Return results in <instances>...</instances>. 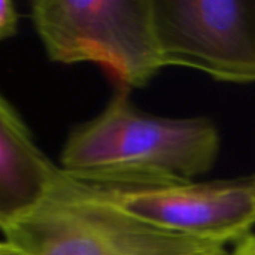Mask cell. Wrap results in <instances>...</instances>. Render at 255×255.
<instances>
[{
  "label": "cell",
  "instance_id": "5b68a950",
  "mask_svg": "<svg viewBox=\"0 0 255 255\" xmlns=\"http://www.w3.org/2000/svg\"><path fill=\"white\" fill-rule=\"evenodd\" d=\"M164 66L255 84V0H152Z\"/></svg>",
  "mask_w": 255,
  "mask_h": 255
},
{
  "label": "cell",
  "instance_id": "7a4b0ae2",
  "mask_svg": "<svg viewBox=\"0 0 255 255\" xmlns=\"http://www.w3.org/2000/svg\"><path fill=\"white\" fill-rule=\"evenodd\" d=\"M1 235L21 255H230L226 247L128 215L87 193L64 170L51 196Z\"/></svg>",
  "mask_w": 255,
  "mask_h": 255
},
{
  "label": "cell",
  "instance_id": "6da1fadb",
  "mask_svg": "<svg viewBox=\"0 0 255 255\" xmlns=\"http://www.w3.org/2000/svg\"><path fill=\"white\" fill-rule=\"evenodd\" d=\"M221 148L208 117L172 118L143 112L120 90L94 118L67 136L60 167L90 182L194 181L212 170Z\"/></svg>",
  "mask_w": 255,
  "mask_h": 255
},
{
  "label": "cell",
  "instance_id": "52a82bcc",
  "mask_svg": "<svg viewBox=\"0 0 255 255\" xmlns=\"http://www.w3.org/2000/svg\"><path fill=\"white\" fill-rule=\"evenodd\" d=\"M19 13L10 0H0V37L9 39L16 34Z\"/></svg>",
  "mask_w": 255,
  "mask_h": 255
},
{
  "label": "cell",
  "instance_id": "277c9868",
  "mask_svg": "<svg viewBox=\"0 0 255 255\" xmlns=\"http://www.w3.org/2000/svg\"><path fill=\"white\" fill-rule=\"evenodd\" d=\"M75 179L87 193L149 226L202 242L235 247L255 227V173L208 182Z\"/></svg>",
  "mask_w": 255,
  "mask_h": 255
},
{
  "label": "cell",
  "instance_id": "3957f363",
  "mask_svg": "<svg viewBox=\"0 0 255 255\" xmlns=\"http://www.w3.org/2000/svg\"><path fill=\"white\" fill-rule=\"evenodd\" d=\"M30 16L51 61L100 64L128 90L166 67L152 0H34Z\"/></svg>",
  "mask_w": 255,
  "mask_h": 255
},
{
  "label": "cell",
  "instance_id": "ba28073f",
  "mask_svg": "<svg viewBox=\"0 0 255 255\" xmlns=\"http://www.w3.org/2000/svg\"><path fill=\"white\" fill-rule=\"evenodd\" d=\"M230 255H255V233L244 239L241 244L235 245Z\"/></svg>",
  "mask_w": 255,
  "mask_h": 255
},
{
  "label": "cell",
  "instance_id": "8992f818",
  "mask_svg": "<svg viewBox=\"0 0 255 255\" xmlns=\"http://www.w3.org/2000/svg\"><path fill=\"white\" fill-rule=\"evenodd\" d=\"M63 169L34 142L30 128L0 97V229L37 209L55 190Z\"/></svg>",
  "mask_w": 255,
  "mask_h": 255
}]
</instances>
